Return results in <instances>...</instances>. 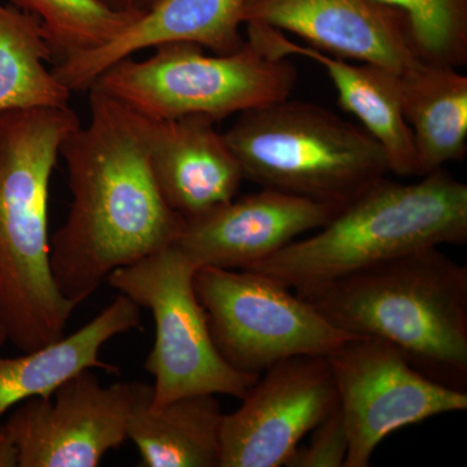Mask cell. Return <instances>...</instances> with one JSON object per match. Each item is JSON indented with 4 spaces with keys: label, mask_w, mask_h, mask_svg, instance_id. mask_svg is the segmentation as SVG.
Instances as JSON below:
<instances>
[{
    "label": "cell",
    "mask_w": 467,
    "mask_h": 467,
    "mask_svg": "<svg viewBox=\"0 0 467 467\" xmlns=\"http://www.w3.org/2000/svg\"><path fill=\"white\" fill-rule=\"evenodd\" d=\"M88 91V124L61 146L72 204L50 242L55 285L76 306L119 267L173 244L184 223L156 186L143 117L95 86Z\"/></svg>",
    "instance_id": "6da1fadb"
},
{
    "label": "cell",
    "mask_w": 467,
    "mask_h": 467,
    "mask_svg": "<svg viewBox=\"0 0 467 467\" xmlns=\"http://www.w3.org/2000/svg\"><path fill=\"white\" fill-rule=\"evenodd\" d=\"M295 294L344 333L382 339L430 379L467 391V267L441 248Z\"/></svg>",
    "instance_id": "7a4b0ae2"
},
{
    "label": "cell",
    "mask_w": 467,
    "mask_h": 467,
    "mask_svg": "<svg viewBox=\"0 0 467 467\" xmlns=\"http://www.w3.org/2000/svg\"><path fill=\"white\" fill-rule=\"evenodd\" d=\"M79 125L69 106L0 113V317L24 352L63 337L77 308L52 276L48 195L61 146Z\"/></svg>",
    "instance_id": "3957f363"
},
{
    "label": "cell",
    "mask_w": 467,
    "mask_h": 467,
    "mask_svg": "<svg viewBox=\"0 0 467 467\" xmlns=\"http://www.w3.org/2000/svg\"><path fill=\"white\" fill-rule=\"evenodd\" d=\"M466 242L467 186L441 168L414 183L382 178L315 234L245 270L296 291L422 248Z\"/></svg>",
    "instance_id": "277c9868"
},
{
    "label": "cell",
    "mask_w": 467,
    "mask_h": 467,
    "mask_svg": "<svg viewBox=\"0 0 467 467\" xmlns=\"http://www.w3.org/2000/svg\"><path fill=\"white\" fill-rule=\"evenodd\" d=\"M223 137L244 180L337 207L391 173L362 126L290 98L245 110Z\"/></svg>",
    "instance_id": "5b68a950"
},
{
    "label": "cell",
    "mask_w": 467,
    "mask_h": 467,
    "mask_svg": "<svg viewBox=\"0 0 467 467\" xmlns=\"http://www.w3.org/2000/svg\"><path fill=\"white\" fill-rule=\"evenodd\" d=\"M296 84L287 57L245 39L238 51L211 57L195 43H164L146 60L117 61L91 86L147 119L202 115L218 121L287 99Z\"/></svg>",
    "instance_id": "8992f818"
},
{
    "label": "cell",
    "mask_w": 467,
    "mask_h": 467,
    "mask_svg": "<svg viewBox=\"0 0 467 467\" xmlns=\"http://www.w3.org/2000/svg\"><path fill=\"white\" fill-rule=\"evenodd\" d=\"M196 267L171 244L107 278L119 294L152 313L155 343L144 368L155 378L153 407L201 393L242 400L260 377L235 370L218 352L193 285Z\"/></svg>",
    "instance_id": "52a82bcc"
},
{
    "label": "cell",
    "mask_w": 467,
    "mask_h": 467,
    "mask_svg": "<svg viewBox=\"0 0 467 467\" xmlns=\"http://www.w3.org/2000/svg\"><path fill=\"white\" fill-rule=\"evenodd\" d=\"M193 285L214 346L242 373L260 376L295 356L327 358L355 337L263 273L199 266Z\"/></svg>",
    "instance_id": "ba28073f"
},
{
    "label": "cell",
    "mask_w": 467,
    "mask_h": 467,
    "mask_svg": "<svg viewBox=\"0 0 467 467\" xmlns=\"http://www.w3.org/2000/svg\"><path fill=\"white\" fill-rule=\"evenodd\" d=\"M349 438L344 467H368L402 427L467 409V391L430 379L391 344L352 337L327 356Z\"/></svg>",
    "instance_id": "9c48e42d"
},
{
    "label": "cell",
    "mask_w": 467,
    "mask_h": 467,
    "mask_svg": "<svg viewBox=\"0 0 467 467\" xmlns=\"http://www.w3.org/2000/svg\"><path fill=\"white\" fill-rule=\"evenodd\" d=\"M324 356L282 359L260 374L223 416L220 467L285 466L300 441L337 407Z\"/></svg>",
    "instance_id": "30bf717a"
},
{
    "label": "cell",
    "mask_w": 467,
    "mask_h": 467,
    "mask_svg": "<svg viewBox=\"0 0 467 467\" xmlns=\"http://www.w3.org/2000/svg\"><path fill=\"white\" fill-rule=\"evenodd\" d=\"M133 383L103 386L91 368L47 398L27 399L12 410L5 431L17 467H97L128 439Z\"/></svg>",
    "instance_id": "8fae6325"
},
{
    "label": "cell",
    "mask_w": 467,
    "mask_h": 467,
    "mask_svg": "<svg viewBox=\"0 0 467 467\" xmlns=\"http://www.w3.org/2000/svg\"><path fill=\"white\" fill-rule=\"evenodd\" d=\"M243 24L290 32L325 54L399 76L422 63L410 18L382 0H248Z\"/></svg>",
    "instance_id": "7c38bea8"
},
{
    "label": "cell",
    "mask_w": 467,
    "mask_h": 467,
    "mask_svg": "<svg viewBox=\"0 0 467 467\" xmlns=\"http://www.w3.org/2000/svg\"><path fill=\"white\" fill-rule=\"evenodd\" d=\"M340 209L261 189L199 216L184 218L173 245L198 267L245 270L287 247L303 234L326 225Z\"/></svg>",
    "instance_id": "4fadbf2b"
},
{
    "label": "cell",
    "mask_w": 467,
    "mask_h": 467,
    "mask_svg": "<svg viewBox=\"0 0 467 467\" xmlns=\"http://www.w3.org/2000/svg\"><path fill=\"white\" fill-rule=\"evenodd\" d=\"M214 124L213 119L202 115L143 117L156 186L168 207L183 218L233 201L244 181L238 160Z\"/></svg>",
    "instance_id": "5bb4252c"
},
{
    "label": "cell",
    "mask_w": 467,
    "mask_h": 467,
    "mask_svg": "<svg viewBox=\"0 0 467 467\" xmlns=\"http://www.w3.org/2000/svg\"><path fill=\"white\" fill-rule=\"evenodd\" d=\"M248 0H156L112 41L67 57L52 67L70 91L88 90L95 79L122 58L144 48L190 42L216 55H229L244 45L241 36Z\"/></svg>",
    "instance_id": "9a60e30c"
},
{
    "label": "cell",
    "mask_w": 467,
    "mask_h": 467,
    "mask_svg": "<svg viewBox=\"0 0 467 467\" xmlns=\"http://www.w3.org/2000/svg\"><path fill=\"white\" fill-rule=\"evenodd\" d=\"M247 41L275 57H308L325 67L344 110L358 117L362 128L389 159V171L399 177L417 175L413 134L402 112L399 75L374 64L352 66L344 58L290 41L281 30L264 24H245Z\"/></svg>",
    "instance_id": "2e32d148"
},
{
    "label": "cell",
    "mask_w": 467,
    "mask_h": 467,
    "mask_svg": "<svg viewBox=\"0 0 467 467\" xmlns=\"http://www.w3.org/2000/svg\"><path fill=\"white\" fill-rule=\"evenodd\" d=\"M140 325V306L119 294L76 333L18 358L0 356V417L27 399L51 396L61 384L88 368L119 373V368L101 361L100 350L117 335Z\"/></svg>",
    "instance_id": "e0dca14e"
},
{
    "label": "cell",
    "mask_w": 467,
    "mask_h": 467,
    "mask_svg": "<svg viewBox=\"0 0 467 467\" xmlns=\"http://www.w3.org/2000/svg\"><path fill=\"white\" fill-rule=\"evenodd\" d=\"M153 389L133 383L128 439L146 467H220L223 413L216 395L182 396L150 405Z\"/></svg>",
    "instance_id": "ac0fdd59"
},
{
    "label": "cell",
    "mask_w": 467,
    "mask_h": 467,
    "mask_svg": "<svg viewBox=\"0 0 467 467\" xmlns=\"http://www.w3.org/2000/svg\"><path fill=\"white\" fill-rule=\"evenodd\" d=\"M402 112L417 155V177L460 161L467 152V77L422 61L399 76Z\"/></svg>",
    "instance_id": "d6986e66"
},
{
    "label": "cell",
    "mask_w": 467,
    "mask_h": 467,
    "mask_svg": "<svg viewBox=\"0 0 467 467\" xmlns=\"http://www.w3.org/2000/svg\"><path fill=\"white\" fill-rule=\"evenodd\" d=\"M41 20L0 2V113L67 107L72 91L58 81Z\"/></svg>",
    "instance_id": "ffe728a7"
},
{
    "label": "cell",
    "mask_w": 467,
    "mask_h": 467,
    "mask_svg": "<svg viewBox=\"0 0 467 467\" xmlns=\"http://www.w3.org/2000/svg\"><path fill=\"white\" fill-rule=\"evenodd\" d=\"M41 20L55 64L106 45L143 14L116 11L99 0H8Z\"/></svg>",
    "instance_id": "44dd1931"
},
{
    "label": "cell",
    "mask_w": 467,
    "mask_h": 467,
    "mask_svg": "<svg viewBox=\"0 0 467 467\" xmlns=\"http://www.w3.org/2000/svg\"><path fill=\"white\" fill-rule=\"evenodd\" d=\"M408 15L420 60L459 67L467 63V0H382Z\"/></svg>",
    "instance_id": "7402d4cb"
},
{
    "label": "cell",
    "mask_w": 467,
    "mask_h": 467,
    "mask_svg": "<svg viewBox=\"0 0 467 467\" xmlns=\"http://www.w3.org/2000/svg\"><path fill=\"white\" fill-rule=\"evenodd\" d=\"M310 441L297 447L287 467H344L349 438L339 404L310 431Z\"/></svg>",
    "instance_id": "603a6c76"
},
{
    "label": "cell",
    "mask_w": 467,
    "mask_h": 467,
    "mask_svg": "<svg viewBox=\"0 0 467 467\" xmlns=\"http://www.w3.org/2000/svg\"><path fill=\"white\" fill-rule=\"evenodd\" d=\"M99 2L116 11L144 14L155 5L156 0H99Z\"/></svg>",
    "instance_id": "cb8c5ba5"
},
{
    "label": "cell",
    "mask_w": 467,
    "mask_h": 467,
    "mask_svg": "<svg viewBox=\"0 0 467 467\" xmlns=\"http://www.w3.org/2000/svg\"><path fill=\"white\" fill-rule=\"evenodd\" d=\"M17 451L14 442L5 431V426L0 427V467H17Z\"/></svg>",
    "instance_id": "d4e9b609"
},
{
    "label": "cell",
    "mask_w": 467,
    "mask_h": 467,
    "mask_svg": "<svg viewBox=\"0 0 467 467\" xmlns=\"http://www.w3.org/2000/svg\"><path fill=\"white\" fill-rule=\"evenodd\" d=\"M8 340V331L7 327H5V321H3L2 317H0V348L5 346V342Z\"/></svg>",
    "instance_id": "484cf974"
}]
</instances>
